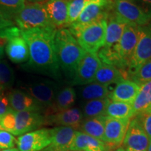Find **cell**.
<instances>
[{"mask_svg": "<svg viewBox=\"0 0 151 151\" xmlns=\"http://www.w3.org/2000/svg\"><path fill=\"white\" fill-rule=\"evenodd\" d=\"M149 141H151V112L146 111L135 116Z\"/></svg>", "mask_w": 151, "mask_h": 151, "instance_id": "cell-33", "label": "cell"}, {"mask_svg": "<svg viewBox=\"0 0 151 151\" xmlns=\"http://www.w3.org/2000/svg\"><path fill=\"white\" fill-rule=\"evenodd\" d=\"M51 142L49 129H39L20 135L17 139L19 151H41Z\"/></svg>", "mask_w": 151, "mask_h": 151, "instance_id": "cell-14", "label": "cell"}, {"mask_svg": "<svg viewBox=\"0 0 151 151\" xmlns=\"http://www.w3.org/2000/svg\"><path fill=\"white\" fill-rule=\"evenodd\" d=\"M106 24V20L94 22L71 34L86 52L97 53L104 45Z\"/></svg>", "mask_w": 151, "mask_h": 151, "instance_id": "cell-7", "label": "cell"}, {"mask_svg": "<svg viewBox=\"0 0 151 151\" xmlns=\"http://www.w3.org/2000/svg\"><path fill=\"white\" fill-rule=\"evenodd\" d=\"M104 116L118 119L134 118L132 104L129 103L109 100L105 110Z\"/></svg>", "mask_w": 151, "mask_h": 151, "instance_id": "cell-27", "label": "cell"}, {"mask_svg": "<svg viewBox=\"0 0 151 151\" xmlns=\"http://www.w3.org/2000/svg\"><path fill=\"white\" fill-rule=\"evenodd\" d=\"M4 49L6 55L14 63H24L29 60V48L18 27L7 38Z\"/></svg>", "mask_w": 151, "mask_h": 151, "instance_id": "cell-13", "label": "cell"}, {"mask_svg": "<svg viewBox=\"0 0 151 151\" xmlns=\"http://www.w3.org/2000/svg\"><path fill=\"white\" fill-rule=\"evenodd\" d=\"M43 4L49 20L55 29L67 27V0H47Z\"/></svg>", "mask_w": 151, "mask_h": 151, "instance_id": "cell-19", "label": "cell"}, {"mask_svg": "<svg viewBox=\"0 0 151 151\" xmlns=\"http://www.w3.org/2000/svg\"><path fill=\"white\" fill-rule=\"evenodd\" d=\"M147 14L151 15V0H129Z\"/></svg>", "mask_w": 151, "mask_h": 151, "instance_id": "cell-36", "label": "cell"}, {"mask_svg": "<svg viewBox=\"0 0 151 151\" xmlns=\"http://www.w3.org/2000/svg\"><path fill=\"white\" fill-rule=\"evenodd\" d=\"M149 142L146 133L134 117L130 120L122 147L124 151H147Z\"/></svg>", "mask_w": 151, "mask_h": 151, "instance_id": "cell-15", "label": "cell"}, {"mask_svg": "<svg viewBox=\"0 0 151 151\" xmlns=\"http://www.w3.org/2000/svg\"><path fill=\"white\" fill-rule=\"evenodd\" d=\"M29 3H43L47 0H27Z\"/></svg>", "mask_w": 151, "mask_h": 151, "instance_id": "cell-39", "label": "cell"}, {"mask_svg": "<svg viewBox=\"0 0 151 151\" xmlns=\"http://www.w3.org/2000/svg\"><path fill=\"white\" fill-rule=\"evenodd\" d=\"M55 28H34L21 31L29 48V60L22 65L26 71L48 76L60 82L62 78L55 48Z\"/></svg>", "mask_w": 151, "mask_h": 151, "instance_id": "cell-1", "label": "cell"}, {"mask_svg": "<svg viewBox=\"0 0 151 151\" xmlns=\"http://www.w3.org/2000/svg\"><path fill=\"white\" fill-rule=\"evenodd\" d=\"M151 58V21L140 26V35L127 69V76L134 73L144 62Z\"/></svg>", "mask_w": 151, "mask_h": 151, "instance_id": "cell-9", "label": "cell"}, {"mask_svg": "<svg viewBox=\"0 0 151 151\" xmlns=\"http://www.w3.org/2000/svg\"><path fill=\"white\" fill-rule=\"evenodd\" d=\"M25 4L26 0H0V13L14 22V17Z\"/></svg>", "mask_w": 151, "mask_h": 151, "instance_id": "cell-30", "label": "cell"}, {"mask_svg": "<svg viewBox=\"0 0 151 151\" xmlns=\"http://www.w3.org/2000/svg\"><path fill=\"white\" fill-rule=\"evenodd\" d=\"M150 111V112H151V109H150V111Z\"/></svg>", "mask_w": 151, "mask_h": 151, "instance_id": "cell-46", "label": "cell"}, {"mask_svg": "<svg viewBox=\"0 0 151 151\" xmlns=\"http://www.w3.org/2000/svg\"><path fill=\"white\" fill-rule=\"evenodd\" d=\"M9 91L0 90V118H2L4 115L12 110L9 101Z\"/></svg>", "mask_w": 151, "mask_h": 151, "instance_id": "cell-35", "label": "cell"}, {"mask_svg": "<svg viewBox=\"0 0 151 151\" xmlns=\"http://www.w3.org/2000/svg\"><path fill=\"white\" fill-rule=\"evenodd\" d=\"M129 79L139 86L151 81V58L144 62L134 73L130 76Z\"/></svg>", "mask_w": 151, "mask_h": 151, "instance_id": "cell-32", "label": "cell"}, {"mask_svg": "<svg viewBox=\"0 0 151 151\" xmlns=\"http://www.w3.org/2000/svg\"><path fill=\"white\" fill-rule=\"evenodd\" d=\"M106 116L94 118H84L79 128V131L104 141Z\"/></svg>", "mask_w": 151, "mask_h": 151, "instance_id": "cell-25", "label": "cell"}, {"mask_svg": "<svg viewBox=\"0 0 151 151\" xmlns=\"http://www.w3.org/2000/svg\"><path fill=\"white\" fill-rule=\"evenodd\" d=\"M17 140L14 135L5 130H0V149L14 148Z\"/></svg>", "mask_w": 151, "mask_h": 151, "instance_id": "cell-34", "label": "cell"}, {"mask_svg": "<svg viewBox=\"0 0 151 151\" xmlns=\"http://www.w3.org/2000/svg\"><path fill=\"white\" fill-rule=\"evenodd\" d=\"M68 151H83V150H68Z\"/></svg>", "mask_w": 151, "mask_h": 151, "instance_id": "cell-43", "label": "cell"}, {"mask_svg": "<svg viewBox=\"0 0 151 151\" xmlns=\"http://www.w3.org/2000/svg\"><path fill=\"white\" fill-rule=\"evenodd\" d=\"M109 100L110 99L106 97L104 99L83 101L81 109L84 118L104 116L106 108Z\"/></svg>", "mask_w": 151, "mask_h": 151, "instance_id": "cell-28", "label": "cell"}, {"mask_svg": "<svg viewBox=\"0 0 151 151\" xmlns=\"http://www.w3.org/2000/svg\"><path fill=\"white\" fill-rule=\"evenodd\" d=\"M111 149L104 141L76 130L71 150L109 151Z\"/></svg>", "mask_w": 151, "mask_h": 151, "instance_id": "cell-22", "label": "cell"}, {"mask_svg": "<svg viewBox=\"0 0 151 151\" xmlns=\"http://www.w3.org/2000/svg\"><path fill=\"white\" fill-rule=\"evenodd\" d=\"M1 151H19V150L16 148H11L8 149H4V150Z\"/></svg>", "mask_w": 151, "mask_h": 151, "instance_id": "cell-41", "label": "cell"}, {"mask_svg": "<svg viewBox=\"0 0 151 151\" xmlns=\"http://www.w3.org/2000/svg\"><path fill=\"white\" fill-rule=\"evenodd\" d=\"M140 86L129 80L124 79L116 83V86L111 92H109L108 98L111 101H122L132 104L134 102Z\"/></svg>", "mask_w": 151, "mask_h": 151, "instance_id": "cell-20", "label": "cell"}, {"mask_svg": "<svg viewBox=\"0 0 151 151\" xmlns=\"http://www.w3.org/2000/svg\"><path fill=\"white\" fill-rule=\"evenodd\" d=\"M14 25H15V24L12 20H10L9 19L6 18L4 16H3V15L0 13V29Z\"/></svg>", "mask_w": 151, "mask_h": 151, "instance_id": "cell-37", "label": "cell"}, {"mask_svg": "<svg viewBox=\"0 0 151 151\" xmlns=\"http://www.w3.org/2000/svg\"><path fill=\"white\" fill-rule=\"evenodd\" d=\"M90 0H67V27L78 19Z\"/></svg>", "mask_w": 151, "mask_h": 151, "instance_id": "cell-31", "label": "cell"}, {"mask_svg": "<svg viewBox=\"0 0 151 151\" xmlns=\"http://www.w3.org/2000/svg\"><path fill=\"white\" fill-rule=\"evenodd\" d=\"M0 130H2V129H1V126H0Z\"/></svg>", "mask_w": 151, "mask_h": 151, "instance_id": "cell-44", "label": "cell"}, {"mask_svg": "<svg viewBox=\"0 0 151 151\" xmlns=\"http://www.w3.org/2000/svg\"><path fill=\"white\" fill-rule=\"evenodd\" d=\"M109 93V86L95 82L80 86L76 92L77 97L80 98L82 101L104 99L108 97Z\"/></svg>", "mask_w": 151, "mask_h": 151, "instance_id": "cell-24", "label": "cell"}, {"mask_svg": "<svg viewBox=\"0 0 151 151\" xmlns=\"http://www.w3.org/2000/svg\"><path fill=\"white\" fill-rule=\"evenodd\" d=\"M16 76L13 68L4 60L0 61V90L9 91L12 89Z\"/></svg>", "mask_w": 151, "mask_h": 151, "instance_id": "cell-29", "label": "cell"}, {"mask_svg": "<svg viewBox=\"0 0 151 151\" xmlns=\"http://www.w3.org/2000/svg\"><path fill=\"white\" fill-rule=\"evenodd\" d=\"M54 44L62 75L65 76L69 83L73 78L79 62L86 52L68 28L56 30Z\"/></svg>", "mask_w": 151, "mask_h": 151, "instance_id": "cell-2", "label": "cell"}, {"mask_svg": "<svg viewBox=\"0 0 151 151\" xmlns=\"http://www.w3.org/2000/svg\"><path fill=\"white\" fill-rule=\"evenodd\" d=\"M127 75L118 68L102 62L96 73L93 82L109 86L127 79Z\"/></svg>", "mask_w": 151, "mask_h": 151, "instance_id": "cell-23", "label": "cell"}, {"mask_svg": "<svg viewBox=\"0 0 151 151\" xmlns=\"http://www.w3.org/2000/svg\"><path fill=\"white\" fill-rule=\"evenodd\" d=\"M134 117L151 109V81L140 86L134 101L132 103Z\"/></svg>", "mask_w": 151, "mask_h": 151, "instance_id": "cell-26", "label": "cell"}, {"mask_svg": "<svg viewBox=\"0 0 151 151\" xmlns=\"http://www.w3.org/2000/svg\"><path fill=\"white\" fill-rule=\"evenodd\" d=\"M101 63L97 53L86 52L79 62L73 78L69 84L81 86L92 83Z\"/></svg>", "mask_w": 151, "mask_h": 151, "instance_id": "cell-10", "label": "cell"}, {"mask_svg": "<svg viewBox=\"0 0 151 151\" xmlns=\"http://www.w3.org/2000/svg\"><path fill=\"white\" fill-rule=\"evenodd\" d=\"M109 151H124V150L122 146H119V147H117V148L111 149V150H110Z\"/></svg>", "mask_w": 151, "mask_h": 151, "instance_id": "cell-40", "label": "cell"}, {"mask_svg": "<svg viewBox=\"0 0 151 151\" xmlns=\"http://www.w3.org/2000/svg\"><path fill=\"white\" fill-rule=\"evenodd\" d=\"M19 89L23 90L46 109L53 103L60 86L57 81L48 78H29L19 81ZM45 112V113H46Z\"/></svg>", "mask_w": 151, "mask_h": 151, "instance_id": "cell-4", "label": "cell"}, {"mask_svg": "<svg viewBox=\"0 0 151 151\" xmlns=\"http://www.w3.org/2000/svg\"><path fill=\"white\" fill-rule=\"evenodd\" d=\"M41 151H47V150H41Z\"/></svg>", "mask_w": 151, "mask_h": 151, "instance_id": "cell-45", "label": "cell"}, {"mask_svg": "<svg viewBox=\"0 0 151 151\" xmlns=\"http://www.w3.org/2000/svg\"><path fill=\"white\" fill-rule=\"evenodd\" d=\"M114 0H90L80 16L69 26L72 34L94 22L106 20L113 11Z\"/></svg>", "mask_w": 151, "mask_h": 151, "instance_id": "cell-5", "label": "cell"}, {"mask_svg": "<svg viewBox=\"0 0 151 151\" xmlns=\"http://www.w3.org/2000/svg\"><path fill=\"white\" fill-rule=\"evenodd\" d=\"M46 124V115L37 111H15L11 110L0 118L2 130L13 135H22Z\"/></svg>", "mask_w": 151, "mask_h": 151, "instance_id": "cell-3", "label": "cell"}, {"mask_svg": "<svg viewBox=\"0 0 151 151\" xmlns=\"http://www.w3.org/2000/svg\"><path fill=\"white\" fill-rule=\"evenodd\" d=\"M83 119L81 109L78 107H72L67 110L46 115V124L67 126L77 130L80 128Z\"/></svg>", "mask_w": 151, "mask_h": 151, "instance_id": "cell-17", "label": "cell"}, {"mask_svg": "<svg viewBox=\"0 0 151 151\" xmlns=\"http://www.w3.org/2000/svg\"><path fill=\"white\" fill-rule=\"evenodd\" d=\"M131 119H118L106 116L104 142L111 149L122 145Z\"/></svg>", "mask_w": 151, "mask_h": 151, "instance_id": "cell-12", "label": "cell"}, {"mask_svg": "<svg viewBox=\"0 0 151 151\" xmlns=\"http://www.w3.org/2000/svg\"><path fill=\"white\" fill-rule=\"evenodd\" d=\"M6 43L4 41L0 39V61L2 60L4 55V48Z\"/></svg>", "mask_w": 151, "mask_h": 151, "instance_id": "cell-38", "label": "cell"}, {"mask_svg": "<svg viewBox=\"0 0 151 151\" xmlns=\"http://www.w3.org/2000/svg\"><path fill=\"white\" fill-rule=\"evenodd\" d=\"M49 129L51 142L43 150L47 151L71 150L76 130L67 126H56Z\"/></svg>", "mask_w": 151, "mask_h": 151, "instance_id": "cell-16", "label": "cell"}, {"mask_svg": "<svg viewBox=\"0 0 151 151\" xmlns=\"http://www.w3.org/2000/svg\"><path fill=\"white\" fill-rule=\"evenodd\" d=\"M14 22L20 31L34 28H55L47 16L43 3L25 4L24 8L14 17Z\"/></svg>", "mask_w": 151, "mask_h": 151, "instance_id": "cell-6", "label": "cell"}, {"mask_svg": "<svg viewBox=\"0 0 151 151\" xmlns=\"http://www.w3.org/2000/svg\"><path fill=\"white\" fill-rule=\"evenodd\" d=\"M9 104L15 111H37L45 114L46 109L37 100L23 90L16 88L8 92Z\"/></svg>", "mask_w": 151, "mask_h": 151, "instance_id": "cell-18", "label": "cell"}, {"mask_svg": "<svg viewBox=\"0 0 151 151\" xmlns=\"http://www.w3.org/2000/svg\"><path fill=\"white\" fill-rule=\"evenodd\" d=\"M147 151H151V141H150V142H149V145L148 149H147Z\"/></svg>", "mask_w": 151, "mask_h": 151, "instance_id": "cell-42", "label": "cell"}, {"mask_svg": "<svg viewBox=\"0 0 151 151\" xmlns=\"http://www.w3.org/2000/svg\"><path fill=\"white\" fill-rule=\"evenodd\" d=\"M77 98L76 90L72 86L60 88L55 97L53 103L50 108L47 110L45 115L52 114L74 107Z\"/></svg>", "mask_w": 151, "mask_h": 151, "instance_id": "cell-21", "label": "cell"}, {"mask_svg": "<svg viewBox=\"0 0 151 151\" xmlns=\"http://www.w3.org/2000/svg\"><path fill=\"white\" fill-rule=\"evenodd\" d=\"M113 11L127 24L143 26L151 21V15L129 0H114Z\"/></svg>", "mask_w": 151, "mask_h": 151, "instance_id": "cell-11", "label": "cell"}, {"mask_svg": "<svg viewBox=\"0 0 151 151\" xmlns=\"http://www.w3.org/2000/svg\"><path fill=\"white\" fill-rule=\"evenodd\" d=\"M139 35L140 26L134 24H127L117 47V55L120 62V69L125 73L127 76L130 60L137 46Z\"/></svg>", "mask_w": 151, "mask_h": 151, "instance_id": "cell-8", "label": "cell"}]
</instances>
